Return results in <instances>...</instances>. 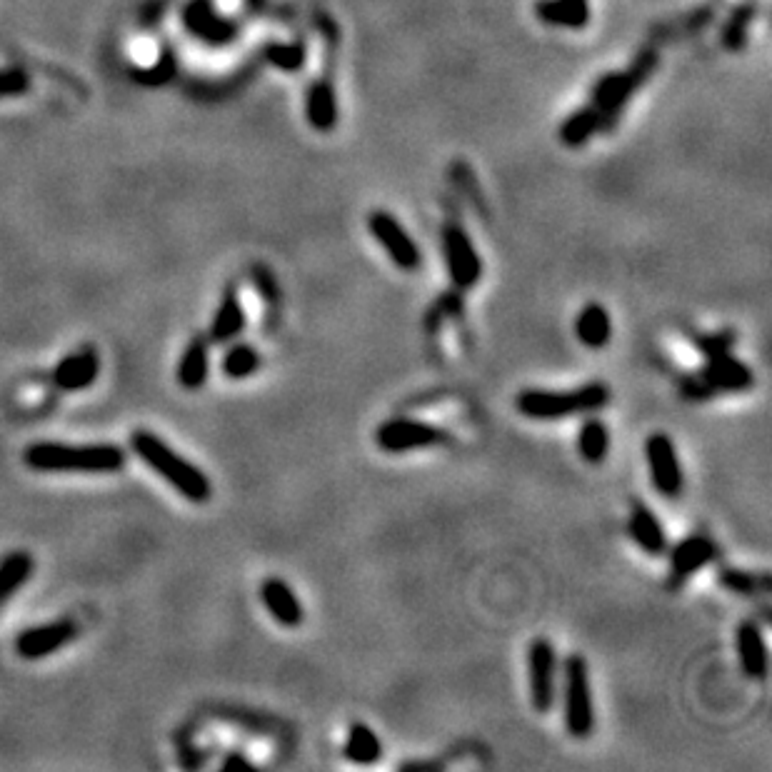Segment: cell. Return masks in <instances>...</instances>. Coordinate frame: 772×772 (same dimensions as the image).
Masks as SVG:
<instances>
[{"mask_svg": "<svg viewBox=\"0 0 772 772\" xmlns=\"http://www.w3.org/2000/svg\"><path fill=\"white\" fill-rule=\"evenodd\" d=\"M735 333L733 330H720V333H710V335H700V338H695V343H698L700 353H705V358H710V355H720V353H730L735 345Z\"/></svg>", "mask_w": 772, "mask_h": 772, "instance_id": "4316f807", "label": "cell"}, {"mask_svg": "<svg viewBox=\"0 0 772 772\" xmlns=\"http://www.w3.org/2000/svg\"><path fill=\"white\" fill-rule=\"evenodd\" d=\"M628 533L645 555L660 558V555L668 550V538H665L663 523L655 518V513L645 503H635L633 510H630Z\"/></svg>", "mask_w": 772, "mask_h": 772, "instance_id": "e0dca14e", "label": "cell"}, {"mask_svg": "<svg viewBox=\"0 0 772 772\" xmlns=\"http://www.w3.org/2000/svg\"><path fill=\"white\" fill-rule=\"evenodd\" d=\"M28 90V75L23 70H0V98H10V95H20Z\"/></svg>", "mask_w": 772, "mask_h": 772, "instance_id": "f1b7e54d", "label": "cell"}, {"mask_svg": "<svg viewBox=\"0 0 772 772\" xmlns=\"http://www.w3.org/2000/svg\"><path fill=\"white\" fill-rule=\"evenodd\" d=\"M443 258L450 280L458 290L475 288L483 278V260L468 230L458 220H448L443 225Z\"/></svg>", "mask_w": 772, "mask_h": 772, "instance_id": "5b68a950", "label": "cell"}, {"mask_svg": "<svg viewBox=\"0 0 772 772\" xmlns=\"http://www.w3.org/2000/svg\"><path fill=\"white\" fill-rule=\"evenodd\" d=\"M130 448L133 453L148 465L150 470L160 475L168 485H173L185 500L195 505H203L213 498V483H210L208 475L193 465L190 460H185L178 450L170 448L163 438H158L150 430H135L130 435Z\"/></svg>", "mask_w": 772, "mask_h": 772, "instance_id": "7a4b0ae2", "label": "cell"}, {"mask_svg": "<svg viewBox=\"0 0 772 772\" xmlns=\"http://www.w3.org/2000/svg\"><path fill=\"white\" fill-rule=\"evenodd\" d=\"M33 570L35 560L33 555L25 553V550H15V553L5 555V558L0 560V603L13 598V595L28 583Z\"/></svg>", "mask_w": 772, "mask_h": 772, "instance_id": "7402d4cb", "label": "cell"}, {"mask_svg": "<svg viewBox=\"0 0 772 772\" xmlns=\"http://www.w3.org/2000/svg\"><path fill=\"white\" fill-rule=\"evenodd\" d=\"M720 585L728 588L730 593L738 595H758V593H768V578L765 575H753L745 573V570H735V568H723L720 570Z\"/></svg>", "mask_w": 772, "mask_h": 772, "instance_id": "484cf974", "label": "cell"}, {"mask_svg": "<svg viewBox=\"0 0 772 772\" xmlns=\"http://www.w3.org/2000/svg\"><path fill=\"white\" fill-rule=\"evenodd\" d=\"M735 640H738V658L745 678L765 680V675H768V648H765L758 623H753V620L740 623Z\"/></svg>", "mask_w": 772, "mask_h": 772, "instance_id": "ac0fdd59", "label": "cell"}, {"mask_svg": "<svg viewBox=\"0 0 772 772\" xmlns=\"http://www.w3.org/2000/svg\"><path fill=\"white\" fill-rule=\"evenodd\" d=\"M150 53H155V48H153V45H150V43H140V58H143V60H148L150 58Z\"/></svg>", "mask_w": 772, "mask_h": 772, "instance_id": "4dcf8cb0", "label": "cell"}, {"mask_svg": "<svg viewBox=\"0 0 772 772\" xmlns=\"http://www.w3.org/2000/svg\"><path fill=\"white\" fill-rule=\"evenodd\" d=\"M375 443L390 455L410 453V450L435 448L448 443V433L443 428L415 418H390L375 430Z\"/></svg>", "mask_w": 772, "mask_h": 772, "instance_id": "8992f818", "label": "cell"}, {"mask_svg": "<svg viewBox=\"0 0 772 772\" xmlns=\"http://www.w3.org/2000/svg\"><path fill=\"white\" fill-rule=\"evenodd\" d=\"M720 548L713 538L708 535H690L683 543H678L670 555V585L678 588L685 580L693 578L698 570H703L705 565H710L713 560H718Z\"/></svg>", "mask_w": 772, "mask_h": 772, "instance_id": "4fadbf2b", "label": "cell"}, {"mask_svg": "<svg viewBox=\"0 0 772 772\" xmlns=\"http://www.w3.org/2000/svg\"><path fill=\"white\" fill-rule=\"evenodd\" d=\"M563 718L570 738L585 740L595 730V705L590 693L588 660L573 653L563 665Z\"/></svg>", "mask_w": 772, "mask_h": 772, "instance_id": "277c9868", "label": "cell"}, {"mask_svg": "<svg viewBox=\"0 0 772 772\" xmlns=\"http://www.w3.org/2000/svg\"><path fill=\"white\" fill-rule=\"evenodd\" d=\"M260 368L258 348L248 343H235L223 355V375L228 380H245Z\"/></svg>", "mask_w": 772, "mask_h": 772, "instance_id": "d4e9b609", "label": "cell"}, {"mask_svg": "<svg viewBox=\"0 0 772 772\" xmlns=\"http://www.w3.org/2000/svg\"><path fill=\"white\" fill-rule=\"evenodd\" d=\"M125 460H128V453L115 443L70 445L43 440V443L28 445L23 453V463L35 473L105 475L118 473Z\"/></svg>", "mask_w": 772, "mask_h": 772, "instance_id": "6da1fadb", "label": "cell"}, {"mask_svg": "<svg viewBox=\"0 0 772 772\" xmlns=\"http://www.w3.org/2000/svg\"><path fill=\"white\" fill-rule=\"evenodd\" d=\"M535 15L555 28H585L590 20L588 0H538Z\"/></svg>", "mask_w": 772, "mask_h": 772, "instance_id": "ffe728a7", "label": "cell"}, {"mask_svg": "<svg viewBox=\"0 0 772 772\" xmlns=\"http://www.w3.org/2000/svg\"><path fill=\"white\" fill-rule=\"evenodd\" d=\"M345 758L355 765H373L383 758V745H380L378 735L363 723H353L348 730L343 748Z\"/></svg>", "mask_w": 772, "mask_h": 772, "instance_id": "603a6c76", "label": "cell"}, {"mask_svg": "<svg viewBox=\"0 0 772 772\" xmlns=\"http://www.w3.org/2000/svg\"><path fill=\"white\" fill-rule=\"evenodd\" d=\"M645 460H648L650 480L663 498H680L685 488L683 465H680L678 448L668 433H653L645 440Z\"/></svg>", "mask_w": 772, "mask_h": 772, "instance_id": "9c48e42d", "label": "cell"}, {"mask_svg": "<svg viewBox=\"0 0 772 772\" xmlns=\"http://www.w3.org/2000/svg\"><path fill=\"white\" fill-rule=\"evenodd\" d=\"M613 393L605 383H585L575 390H523L515 408L530 420H563L580 413H598L610 403Z\"/></svg>", "mask_w": 772, "mask_h": 772, "instance_id": "3957f363", "label": "cell"}, {"mask_svg": "<svg viewBox=\"0 0 772 772\" xmlns=\"http://www.w3.org/2000/svg\"><path fill=\"white\" fill-rule=\"evenodd\" d=\"M260 598H263V605L270 613V618L278 625H283V628H298V625L303 623V605H300L298 595L293 593V588H290L285 580H263V585H260Z\"/></svg>", "mask_w": 772, "mask_h": 772, "instance_id": "9a60e30c", "label": "cell"}, {"mask_svg": "<svg viewBox=\"0 0 772 772\" xmlns=\"http://www.w3.org/2000/svg\"><path fill=\"white\" fill-rule=\"evenodd\" d=\"M98 373H100L98 353H95L93 348H83L55 365L53 383L55 388L65 390V393H78V390L90 388V385L98 380Z\"/></svg>", "mask_w": 772, "mask_h": 772, "instance_id": "5bb4252c", "label": "cell"}, {"mask_svg": "<svg viewBox=\"0 0 772 772\" xmlns=\"http://www.w3.org/2000/svg\"><path fill=\"white\" fill-rule=\"evenodd\" d=\"M335 28L328 30V48H325L323 73L313 80L305 100L308 123L318 130H330L338 120V105H335Z\"/></svg>", "mask_w": 772, "mask_h": 772, "instance_id": "30bf717a", "label": "cell"}, {"mask_svg": "<svg viewBox=\"0 0 772 772\" xmlns=\"http://www.w3.org/2000/svg\"><path fill=\"white\" fill-rule=\"evenodd\" d=\"M220 770H255V763L240 750H230L220 763Z\"/></svg>", "mask_w": 772, "mask_h": 772, "instance_id": "f546056e", "label": "cell"}, {"mask_svg": "<svg viewBox=\"0 0 772 772\" xmlns=\"http://www.w3.org/2000/svg\"><path fill=\"white\" fill-rule=\"evenodd\" d=\"M210 373V340L208 335L195 333L185 345L178 360V383L185 390L203 388Z\"/></svg>", "mask_w": 772, "mask_h": 772, "instance_id": "d6986e66", "label": "cell"}, {"mask_svg": "<svg viewBox=\"0 0 772 772\" xmlns=\"http://www.w3.org/2000/svg\"><path fill=\"white\" fill-rule=\"evenodd\" d=\"M80 628L75 620L60 618L53 623L38 625V628L23 630L15 640V653L23 660H40L48 658V655L58 653L60 648H65L68 643H73L78 638Z\"/></svg>", "mask_w": 772, "mask_h": 772, "instance_id": "8fae6325", "label": "cell"}, {"mask_svg": "<svg viewBox=\"0 0 772 772\" xmlns=\"http://www.w3.org/2000/svg\"><path fill=\"white\" fill-rule=\"evenodd\" d=\"M578 450H580V458H583L585 463L590 465L603 463V460L608 458V450H610L608 425L598 418L585 420L583 428H580L578 433Z\"/></svg>", "mask_w": 772, "mask_h": 772, "instance_id": "cb8c5ba5", "label": "cell"}, {"mask_svg": "<svg viewBox=\"0 0 772 772\" xmlns=\"http://www.w3.org/2000/svg\"><path fill=\"white\" fill-rule=\"evenodd\" d=\"M368 230L375 240H378L380 248L385 250L393 265H398L405 273H413L423 263V253H420L418 243L410 238L408 230L403 228L398 218L388 210H373L368 215Z\"/></svg>", "mask_w": 772, "mask_h": 772, "instance_id": "ba28073f", "label": "cell"}, {"mask_svg": "<svg viewBox=\"0 0 772 772\" xmlns=\"http://www.w3.org/2000/svg\"><path fill=\"white\" fill-rule=\"evenodd\" d=\"M530 703L538 713H550L558 700V653L548 638H535L528 645Z\"/></svg>", "mask_w": 772, "mask_h": 772, "instance_id": "52a82bcc", "label": "cell"}, {"mask_svg": "<svg viewBox=\"0 0 772 772\" xmlns=\"http://www.w3.org/2000/svg\"><path fill=\"white\" fill-rule=\"evenodd\" d=\"M575 335L585 348H605L613 338V323H610L608 310L600 303H588L575 318Z\"/></svg>", "mask_w": 772, "mask_h": 772, "instance_id": "44dd1931", "label": "cell"}, {"mask_svg": "<svg viewBox=\"0 0 772 772\" xmlns=\"http://www.w3.org/2000/svg\"><path fill=\"white\" fill-rule=\"evenodd\" d=\"M243 328H245L243 300H240L238 285L230 283L228 288H225L223 298H220L218 310H215V318L208 330V340L213 345H228L243 333Z\"/></svg>", "mask_w": 772, "mask_h": 772, "instance_id": "2e32d148", "label": "cell"}, {"mask_svg": "<svg viewBox=\"0 0 772 772\" xmlns=\"http://www.w3.org/2000/svg\"><path fill=\"white\" fill-rule=\"evenodd\" d=\"M700 380L708 388L710 395L715 393H743L755 385V375L743 360L733 358L730 353L710 355L703 368L698 370Z\"/></svg>", "mask_w": 772, "mask_h": 772, "instance_id": "7c38bea8", "label": "cell"}, {"mask_svg": "<svg viewBox=\"0 0 772 772\" xmlns=\"http://www.w3.org/2000/svg\"><path fill=\"white\" fill-rule=\"evenodd\" d=\"M253 283H255V288H258V293L263 295L265 303H268V305H278L280 290H278V283H275L273 273H270L268 268H263V265H255V268H253Z\"/></svg>", "mask_w": 772, "mask_h": 772, "instance_id": "83f0119b", "label": "cell"}]
</instances>
